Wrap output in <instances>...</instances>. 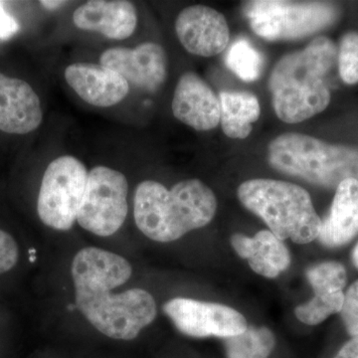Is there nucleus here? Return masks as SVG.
<instances>
[{
  "label": "nucleus",
  "instance_id": "nucleus-23",
  "mask_svg": "<svg viewBox=\"0 0 358 358\" xmlns=\"http://www.w3.org/2000/svg\"><path fill=\"white\" fill-rule=\"evenodd\" d=\"M346 331L352 338L358 336V280L350 285L345 293L343 308L341 310Z\"/></svg>",
  "mask_w": 358,
  "mask_h": 358
},
{
  "label": "nucleus",
  "instance_id": "nucleus-17",
  "mask_svg": "<svg viewBox=\"0 0 358 358\" xmlns=\"http://www.w3.org/2000/svg\"><path fill=\"white\" fill-rule=\"evenodd\" d=\"M358 234V180L348 178L336 187L329 214L322 220L319 239L329 248L345 246Z\"/></svg>",
  "mask_w": 358,
  "mask_h": 358
},
{
  "label": "nucleus",
  "instance_id": "nucleus-1",
  "mask_svg": "<svg viewBox=\"0 0 358 358\" xmlns=\"http://www.w3.org/2000/svg\"><path fill=\"white\" fill-rule=\"evenodd\" d=\"M78 310L108 338L131 341L157 317L154 296L143 289L114 294L133 267L124 257L96 247L80 250L71 265Z\"/></svg>",
  "mask_w": 358,
  "mask_h": 358
},
{
  "label": "nucleus",
  "instance_id": "nucleus-15",
  "mask_svg": "<svg viewBox=\"0 0 358 358\" xmlns=\"http://www.w3.org/2000/svg\"><path fill=\"white\" fill-rule=\"evenodd\" d=\"M65 79L82 100L95 107H112L129 94L128 82L101 64L74 63L66 68Z\"/></svg>",
  "mask_w": 358,
  "mask_h": 358
},
{
  "label": "nucleus",
  "instance_id": "nucleus-6",
  "mask_svg": "<svg viewBox=\"0 0 358 358\" xmlns=\"http://www.w3.org/2000/svg\"><path fill=\"white\" fill-rule=\"evenodd\" d=\"M245 14L252 30L268 41L308 36L333 24L338 7L329 2L249 1Z\"/></svg>",
  "mask_w": 358,
  "mask_h": 358
},
{
  "label": "nucleus",
  "instance_id": "nucleus-18",
  "mask_svg": "<svg viewBox=\"0 0 358 358\" xmlns=\"http://www.w3.org/2000/svg\"><path fill=\"white\" fill-rule=\"evenodd\" d=\"M231 245L254 272L268 279L279 277L291 264L286 245L270 230L260 231L254 237L237 233L231 237Z\"/></svg>",
  "mask_w": 358,
  "mask_h": 358
},
{
  "label": "nucleus",
  "instance_id": "nucleus-10",
  "mask_svg": "<svg viewBox=\"0 0 358 358\" xmlns=\"http://www.w3.org/2000/svg\"><path fill=\"white\" fill-rule=\"evenodd\" d=\"M100 62L121 75L129 85L148 93L159 91L167 76L166 51L154 42L141 43L134 49H108L101 55Z\"/></svg>",
  "mask_w": 358,
  "mask_h": 358
},
{
  "label": "nucleus",
  "instance_id": "nucleus-13",
  "mask_svg": "<svg viewBox=\"0 0 358 358\" xmlns=\"http://www.w3.org/2000/svg\"><path fill=\"white\" fill-rule=\"evenodd\" d=\"M173 113L179 122L190 128L210 131L220 122V100L199 75L185 73L174 91Z\"/></svg>",
  "mask_w": 358,
  "mask_h": 358
},
{
  "label": "nucleus",
  "instance_id": "nucleus-12",
  "mask_svg": "<svg viewBox=\"0 0 358 358\" xmlns=\"http://www.w3.org/2000/svg\"><path fill=\"white\" fill-rule=\"evenodd\" d=\"M306 275L315 296L296 307L294 315L303 324L317 326L331 315L341 313L348 274L345 266L329 261L308 268Z\"/></svg>",
  "mask_w": 358,
  "mask_h": 358
},
{
  "label": "nucleus",
  "instance_id": "nucleus-28",
  "mask_svg": "<svg viewBox=\"0 0 358 358\" xmlns=\"http://www.w3.org/2000/svg\"><path fill=\"white\" fill-rule=\"evenodd\" d=\"M352 259L355 267L358 268V244L355 247V249H353Z\"/></svg>",
  "mask_w": 358,
  "mask_h": 358
},
{
  "label": "nucleus",
  "instance_id": "nucleus-20",
  "mask_svg": "<svg viewBox=\"0 0 358 358\" xmlns=\"http://www.w3.org/2000/svg\"><path fill=\"white\" fill-rule=\"evenodd\" d=\"M227 358H268L274 352L275 338L266 327L248 326L243 333L224 338Z\"/></svg>",
  "mask_w": 358,
  "mask_h": 358
},
{
  "label": "nucleus",
  "instance_id": "nucleus-16",
  "mask_svg": "<svg viewBox=\"0 0 358 358\" xmlns=\"http://www.w3.org/2000/svg\"><path fill=\"white\" fill-rule=\"evenodd\" d=\"M73 22L85 31L124 40L136 30L138 15L134 4L126 0H92L78 7L73 14Z\"/></svg>",
  "mask_w": 358,
  "mask_h": 358
},
{
  "label": "nucleus",
  "instance_id": "nucleus-9",
  "mask_svg": "<svg viewBox=\"0 0 358 358\" xmlns=\"http://www.w3.org/2000/svg\"><path fill=\"white\" fill-rule=\"evenodd\" d=\"M164 312L181 334L192 338L224 339L243 333L248 327L242 313L221 303L176 298L164 303Z\"/></svg>",
  "mask_w": 358,
  "mask_h": 358
},
{
  "label": "nucleus",
  "instance_id": "nucleus-26",
  "mask_svg": "<svg viewBox=\"0 0 358 358\" xmlns=\"http://www.w3.org/2000/svg\"><path fill=\"white\" fill-rule=\"evenodd\" d=\"M334 358H358V336L345 343Z\"/></svg>",
  "mask_w": 358,
  "mask_h": 358
},
{
  "label": "nucleus",
  "instance_id": "nucleus-27",
  "mask_svg": "<svg viewBox=\"0 0 358 358\" xmlns=\"http://www.w3.org/2000/svg\"><path fill=\"white\" fill-rule=\"evenodd\" d=\"M67 2L62 1V0H42V1H40V4L48 10H55V9H58L59 7L63 6Z\"/></svg>",
  "mask_w": 358,
  "mask_h": 358
},
{
  "label": "nucleus",
  "instance_id": "nucleus-4",
  "mask_svg": "<svg viewBox=\"0 0 358 358\" xmlns=\"http://www.w3.org/2000/svg\"><path fill=\"white\" fill-rule=\"evenodd\" d=\"M238 199L282 241L308 244L320 236L322 219L310 195L301 186L275 179H251L238 187Z\"/></svg>",
  "mask_w": 358,
  "mask_h": 358
},
{
  "label": "nucleus",
  "instance_id": "nucleus-5",
  "mask_svg": "<svg viewBox=\"0 0 358 358\" xmlns=\"http://www.w3.org/2000/svg\"><path fill=\"white\" fill-rule=\"evenodd\" d=\"M268 162L277 171L315 185L338 187L358 180V148L331 145L307 134L287 133L268 145Z\"/></svg>",
  "mask_w": 358,
  "mask_h": 358
},
{
  "label": "nucleus",
  "instance_id": "nucleus-24",
  "mask_svg": "<svg viewBox=\"0 0 358 358\" xmlns=\"http://www.w3.org/2000/svg\"><path fill=\"white\" fill-rule=\"evenodd\" d=\"M20 257V249L14 238L0 229V275L15 267Z\"/></svg>",
  "mask_w": 358,
  "mask_h": 358
},
{
  "label": "nucleus",
  "instance_id": "nucleus-2",
  "mask_svg": "<svg viewBox=\"0 0 358 358\" xmlns=\"http://www.w3.org/2000/svg\"><path fill=\"white\" fill-rule=\"evenodd\" d=\"M336 63L338 47L326 36L280 59L268 84L278 117L298 124L324 112L331 99L327 78Z\"/></svg>",
  "mask_w": 358,
  "mask_h": 358
},
{
  "label": "nucleus",
  "instance_id": "nucleus-3",
  "mask_svg": "<svg viewBox=\"0 0 358 358\" xmlns=\"http://www.w3.org/2000/svg\"><path fill=\"white\" fill-rule=\"evenodd\" d=\"M217 210L215 194L199 179H187L171 190L154 180L136 187L134 216L143 235L160 243H169L190 231L208 225Z\"/></svg>",
  "mask_w": 358,
  "mask_h": 358
},
{
  "label": "nucleus",
  "instance_id": "nucleus-19",
  "mask_svg": "<svg viewBox=\"0 0 358 358\" xmlns=\"http://www.w3.org/2000/svg\"><path fill=\"white\" fill-rule=\"evenodd\" d=\"M220 124L224 134L230 138L243 140L249 136L253 124L261 115L260 103L248 92H221Z\"/></svg>",
  "mask_w": 358,
  "mask_h": 358
},
{
  "label": "nucleus",
  "instance_id": "nucleus-8",
  "mask_svg": "<svg viewBox=\"0 0 358 358\" xmlns=\"http://www.w3.org/2000/svg\"><path fill=\"white\" fill-rule=\"evenodd\" d=\"M129 183L121 171L94 167L88 173L77 221L96 236H112L128 215Z\"/></svg>",
  "mask_w": 358,
  "mask_h": 358
},
{
  "label": "nucleus",
  "instance_id": "nucleus-14",
  "mask_svg": "<svg viewBox=\"0 0 358 358\" xmlns=\"http://www.w3.org/2000/svg\"><path fill=\"white\" fill-rule=\"evenodd\" d=\"M43 120L39 96L27 82L0 73V131L25 134Z\"/></svg>",
  "mask_w": 358,
  "mask_h": 358
},
{
  "label": "nucleus",
  "instance_id": "nucleus-11",
  "mask_svg": "<svg viewBox=\"0 0 358 358\" xmlns=\"http://www.w3.org/2000/svg\"><path fill=\"white\" fill-rule=\"evenodd\" d=\"M176 32L186 51L201 57L218 55L229 44V26L223 14L200 4L178 14Z\"/></svg>",
  "mask_w": 358,
  "mask_h": 358
},
{
  "label": "nucleus",
  "instance_id": "nucleus-22",
  "mask_svg": "<svg viewBox=\"0 0 358 358\" xmlns=\"http://www.w3.org/2000/svg\"><path fill=\"white\" fill-rule=\"evenodd\" d=\"M339 76L348 85L358 83V32L345 33L338 48Z\"/></svg>",
  "mask_w": 358,
  "mask_h": 358
},
{
  "label": "nucleus",
  "instance_id": "nucleus-25",
  "mask_svg": "<svg viewBox=\"0 0 358 358\" xmlns=\"http://www.w3.org/2000/svg\"><path fill=\"white\" fill-rule=\"evenodd\" d=\"M20 30V25L13 16L9 15L0 2V39H8Z\"/></svg>",
  "mask_w": 358,
  "mask_h": 358
},
{
  "label": "nucleus",
  "instance_id": "nucleus-21",
  "mask_svg": "<svg viewBox=\"0 0 358 358\" xmlns=\"http://www.w3.org/2000/svg\"><path fill=\"white\" fill-rule=\"evenodd\" d=\"M263 57L247 40L233 43L225 57V64L237 77L245 82H254L261 76Z\"/></svg>",
  "mask_w": 358,
  "mask_h": 358
},
{
  "label": "nucleus",
  "instance_id": "nucleus-7",
  "mask_svg": "<svg viewBox=\"0 0 358 358\" xmlns=\"http://www.w3.org/2000/svg\"><path fill=\"white\" fill-rule=\"evenodd\" d=\"M88 173L83 162L71 155L58 157L47 167L37 200L40 220L58 231H68L77 221Z\"/></svg>",
  "mask_w": 358,
  "mask_h": 358
}]
</instances>
